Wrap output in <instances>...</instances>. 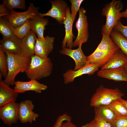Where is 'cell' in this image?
I'll return each mask as SVG.
<instances>
[{"label": "cell", "mask_w": 127, "mask_h": 127, "mask_svg": "<svg viewBox=\"0 0 127 127\" xmlns=\"http://www.w3.org/2000/svg\"><path fill=\"white\" fill-rule=\"evenodd\" d=\"M31 30L37 36V37L40 40L44 39V31L45 26L48 23L47 19L44 18L39 15L30 20Z\"/></svg>", "instance_id": "obj_20"}, {"label": "cell", "mask_w": 127, "mask_h": 127, "mask_svg": "<svg viewBox=\"0 0 127 127\" xmlns=\"http://www.w3.org/2000/svg\"><path fill=\"white\" fill-rule=\"evenodd\" d=\"M120 100L122 103L125 106L127 109V100L123 99L122 98L120 99Z\"/></svg>", "instance_id": "obj_38"}, {"label": "cell", "mask_w": 127, "mask_h": 127, "mask_svg": "<svg viewBox=\"0 0 127 127\" xmlns=\"http://www.w3.org/2000/svg\"><path fill=\"white\" fill-rule=\"evenodd\" d=\"M0 47L9 53L20 54L21 52V39L15 36L11 38H2L0 41Z\"/></svg>", "instance_id": "obj_18"}, {"label": "cell", "mask_w": 127, "mask_h": 127, "mask_svg": "<svg viewBox=\"0 0 127 127\" xmlns=\"http://www.w3.org/2000/svg\"><path fill=\"white\" fill-rule=\"evenodd\" d=\"M54 38L46 36L43 40L36 38L35 49V54L40 57L46 58L53 48Z\"/></svg>", "instance_id": "obj_13"}, {"label": "cell", "mask_w": 127, "mask_h": 127, "mask_svg": "<svg viewBox=\"0 0 127 127\" xmlns=\"http://www.w3.org/2000/svg\"><path fill=\"white\" fill-rule=\"evenodd\" d=\"M19 93L10 87L4 81L0 80V107L15 102Z\"/></svg>", "instance_id": "obj_16"}, {"label": "cell", "mask_w": 127, "mask_h": 127, "mask_svg": "<svg viewBox=\"0 0 127 127\" xmlns=\"http://www.w3.org/2000/svg\"><path fill=\"white\" fill-rule=\"evenodd\" d=\"M75 18L71 15L70 8L68 6L66 18L63 24L64 25L65 35L62 42V48L67 47L72 49L73 46V40L75 36L72 32V27Z\"/></svg>", "instance_id": "obj_12"}, {"label": "cell", "mask_w": 127, "mask_h": 127, "mask_svg": "<svg viewBox=\"0 0 127 127\" xmlns=\"http://www.w3.org/2000/svg\"><path fill=\"white\" fill-rule=\"evenodd\" d=\"M82 127H90L89 126L88 124L84 126H82Z\"/></svg>", "instance_id": "obj_40"}, {"label": "cell", "mask_w": 127, "mask_h": 127, "mask_svg": "<svg viewBox=\"0 0 127 127\" xmlns=\"http://www.w3.org/2000/svg\"><path fill=\"white\" fill-rule=\"evenodd\" d=\"M82 44L76 49H73L65 47L60 51L61 54L67 56L72 58L75 64L74 70H78L85 66L87 62V56L84 54L82 49Z\"/></svg>", "instance_id": "obj_14"}, {"label": "cell", "mask_w": 127, "mask_h": 127, "mask_svg": "<svg viewBox=\"0 0 127 127\" xmlns=\"http://www.w3.org/2000/svg\"><path fill=\"white\" fill-rule=\"evenodd\" d=\"M88 124L90 127H111L110 123L103 119L95 116Z\"/></svg>", "instance_id": "obj_30"}, {"label": "cell", "mask_w": 127, "mask_h": 127, "mask_svg": "<svg viewBox=\"0 0 127 127\" xmlns=\"http://www.w3.org/2000/svg\"><path fill=\"white\" fill-rule=\"evenodd\" d=\"M15 36L22 39L26 36L31 30L30 20L27 21L21 25L16 28H12Z\"/></svg>", "instance_id": "obj_27"}, {"label": "cell", "mask_w": 127, "mask_h": 127, "mask_svg": "<svg viewBox=\"0 0 127 127\" xmlns=\"http://www.w3.org/2000/svg\"><path fill=\"white\" fill-rule=\"evenodd\" d=\"M51 4V9L46 13H40L42 17H51L56 20L60 24H63L66 17L68 6L66 2L63 0H50Z\"/></svg>", "instance_id": "obj_7"}, {"label": "cell", "mask_w": 127, "mask_h": 127, "mask_svg": "<svg viewBox=\"0 0 127 127\" xmlns=\"http://www.w3.org/2000/svg\"><path fill=\"white\" fill-rule=\"evenodd\" d=\"M115 52L109 53L95 50L87 56L86 65L95 64L99 65L100 67H102L108 61Z\"/></svg>", "instance_id": "obj_21"}, {"label": "cell", "mask_w": 127, "mask_h": 127, "mask_svg": "<svg viewBox=\"0 0 127 127\" xmlns=\"http://www.w3.org/2000/svg\"><path fill=\"white\" fill-rule=\"evenodd\" d=\"M99 67V66L97 64H89L76 70H69L63 75L64 83L66 84L72 83L76 78L83 75L93 74L98 70Z\"/></svg>", "instance_id": "obj_10"}, {"label": "cell", "mask_w": 127, "mask_h": 127, "mask_svg": "<svg viewBox=\"0 0 127 127\" xmlns=\"http://www.w3.org/2000/svg\"><path fill=\"white\" fill-rule=\"evenodd\" d=\"M120 99L113 101L109 105L114 111L116 117L127 116V109L121 101Z\"/></svg>", "instance_id": "obj_26"}, {"label": "cell", "mask_w": 127, "mask_h": 127, "mask_svg": "<svg viewBox=\"0 0 127 127\" xmlns=\"http://www.w3.org/2000/svg\"><path fill=\"white\" fill-rule=\"evenodd\" d=\"M52 68V63L49 58H42L35 54L31 57L28 67L25 72L29 79L37 80L49 76Z\"/></svg>", "instance_id": "obj_2"}, {"label": "cell", "mask_w": 127, "mask_h": 127, "mask_svg": "<svg viewBox=\"0 0 127 127\" xmlns=\"http://www.w3.org/2000/svg\"><path fill=\"white\" fill-rule=\"evenodd\" d=\"M79 17L75 24L78 32L77 36L74 42L73 46L78 47L87 42L89 37L88 23L86 10L83 8H80L79 11Z\"/></svg>", "instance_id": "obj_6"}, {"label": "cell", "mask_w": 127, "mask_h": 127, "mask_svg": "<svg viewBox=\"0 0 127 127\" xmlns=\"http://www.w3.org/2000/svg\"><path fill=\"white\" fill-rule=\"evenodd\" d=\"M0 108V118L4 124L11 126L19 120V103L12 102Z\"/></svg>", "instance_id": "obj_8"}, {"label": "cell", "mask_w": 127, "mask_h": 127, "mask_svg": "<svg viewBox=\"0 0 127 127\" xmlns=\"http://www.w3.org/2000/svg\"><path fill=\"white\" fill-rule=\"evenodd\" d=\"M111 124V127H127V116L116 117Z\"/></svg>", "instance_id": "obj_32"}, {"label": "cell", "mask_w": 127, "mask_h": 127, "mask_svg": "<svg viewBox=\"0 0 127 127\" xmlns=\"http://www.w3.org/2000/svg\"><path fill=\"white\" fill-rule=\"evenodd\" d=\"M94 108L95 117L103 119L111 124L116 117L109 105H100Z\"/></svg>", "instance_id": "obj_22"}, {"label": "cell", "mask_w": 127, "mask_h": 127, "mask_svg": "<svg viewBox=\"0 0 127 127\" xmlns=\"http://www.w3.org/2000/svg\"><path fill=\"white\" fill-rule=\"evenodd\" d=\"M65 120L71 121V118L66 114H64L60 116L56 120L53 127H60Z\"/></svg>", "instance_id": "obj_34"}, {"label": "cell", "mask_w": 127, "mask_h": 127, "mask_svg": "<svg viewBox=\"0 0 127 127\" xmlns=\"http://www.w3.org/2000/svg\"><path fill=\"white\" fill-rule=\"evenodd\" d=\"M27 81H15L13 89L18 93H22L28 91H33L37 93L46 89L47 86L38 82L37 80L30 79Z\"/></svg>", "instance_id": "obj_11"}, {"label": "cell", "mask_w": 127, "mask_h": 127, "mask_svg": "<svg viewBox=\"0 0 127 127\" xmlns=\"http://www.w3.org/2000/svg\"><path fill=\"white\" fill-rule=\"evenodd\" d=\"M71 3V12L72 16L75 18L77 12L80 8L81 4L83 1V0H70Z\"/></svg>", "instance_id": "obj_31"}, {"label": "cell", "mask_w": 127, "mask_h": 127, "mask_svg": "<svg viewBox=\"0 0 127 127\" xmlns=\"http://www.w3.org/2000/svg\"><path fill=\"white\" fill-rule=\"evenodd\" d=\"M36 36V34L31 30L28 34L21 39V54L23 55L31 58L35 54Z\"/></svg>", "instance_id": "obj_17"}, {"label": "cell", "mask_w": 127, "mask_h": 127, "mask_svg": "<svg viewBox=\"0 0 127 127\" xmlns=\"http://www.w3.org/2000/svg\"><path fill=\"white\" fill-rule=\"evenodd\" d=\"M123 68L127 73V63L124 67Z\"/></svg>", "instance_id": "obj_39"}, {"label": "cell", "mask_w": 127, "mask_h": 127, "mask_svg": "<svg viewBox=\"0 0 127 127\" xmlns=\"http://www.w3.org/2000/svg\"><path fill=\"white\" fill-rule=\"evenodd\" d=\"M127 63V56L119 50L101 67V70L123 68Z\"/></svg>", "instance_id": "obj_19"}, {"label": "cell", "mask_w": 127, "mask_h": 127, "mask_svg": "<svg viewBox=\"0 0 127 127\" xmlns=\"http://www.w3.org/2000/svg\"><path fill=\"white\" fill-rule=\"evenodd\" d=\"M97 75L99 77L116 81L127 82V73L123 67L101 70Z\"/></svg>", "instance_id": "obj_15"}, {"label": "cell", "mask_w": 127, "mask_h": 127, "mask_svg": "<svg viewBox=\"0 0 127 127\" xmlns=\"http://www.w3.org/2000/svg\"><path fill=\"white\" fill-rule=\"evenodd\" d=\"M123 5L119 0H112L106 5L102 10V14L106 17L105 24L102 28V32L110 36L116 24L121 18L120 11Z\"/></svg>", "instance_id": "obj_3"}, {"label": "cell", "mask_w": 127, "mask_h": 127, "mask_svg": "<svg viewBox=\"0 0 127 127\" xmlns=\"http://www.w3.org/2000/svg\"><path fill=\"white\" fill-rule=\"evenodd\" d=\"M2 3L7 9L10 11L16 8L24 9L26 8L24 0H4Z\"/></svg>", "instance_id": "obj_28"}, {"label": "cell", "mask_w": 127, "mask_h": 127, "mask_svg": "<svg viewBox=\"0 0 127 127\" xmlns=\"http://www.w3.org/2000/svg\"><path fill=\"white\" fill-rule=\"evenodd\" d=\"M5 52L7 58L8 72L3 81L10 86L14 85L15 78L19 73L25 72L28 69L30 62L31 58L26 57L21 53L12 54Z\"/></svg>", "instance_id": "obj_1"}, {"label": "cell", "mask_w": 127, "mask_h": 127, "mask_svg": "<svg viewBox=\"0 0 127 127\" xmlns=\"http://www.w3.org/2000/svg\"><path fill=\"white\" fill-rule=\"evenodd\" d=\"M0 71L4 78L8 72V62L7 55L4 50L0 47Z\"/></svg>", "instance_id": "obj_29"}, {"label": "cell", "mask_w": 127, "mask_h": 127, "mask_svg": "<svg viewBox=\"0 0 127 127\" xmlns=\"http://www.w3.org/2000/svg\"><path fill=\"white\" fill-rule=\"evenodd\" d=\"M102 38L101 41L95 50L109 53L115 52L119 50L109 36L101 32Z\"/></svg>", "instance_id": "obj_23"}, {"label": "cell", "mask_w": 127, "mask_h": 127, "mask_svg": "<svg viewBox=\"0 0 127 127\" xmlns=\"http://www.w3.org/2000/svg\"><path fill=\"white\" fill-rule=\"evenodd\" d=\"M7 8L2 3L0 4V17L6 16L9 14Z\"/></svg>", "instance_id": "obj_35"}, {"label": "cell", "mask_w": 127, "mask_h": 127, "mask_svg": "<svg viewBox=\"0 0 127 127\" xmlns=\"http://www.w3.org/2000/svg\"><path fill=\"white\" fill-rule=\"evenodd\" d=\"M34 105L32 101L29 100L19 103V120L22 123H32L39 117L38 114L33 112Z\"/></svg>", "instance_id": "obj_9"}, {"label": "cell", "mask_w": 127, "mask_h": 127, "mask_svg": "<svg viewBox=\"0 0 127 127\" xmlns=\"http://www.w3.org/2000/svg\"><path fill=\"white\" fill-rule=\"evenodd\" d=\"M114 28L115 30L121 33L127 39V25H123L119 20Z\"/></svg>", "instance_id": "obj_33"}, {"label": "cell", "mask_w": 127, "mask_h": 127, "mask_svg": "<svg viewBox=\"0 0 127 127\" xmlns=\"http://www.w3.org/2000/svg\"><path fill=\"white\" fill-rule=\"evenodd\" d=\"M123 94L118 89H111L100 86L91 98L90 105L95 107L100 105H109L113 101L121 98Z\"/></svg>", "instance_id": "obj_4"}, {"label": "cell", "mask_w": 127, "mask_h": 127, "mask_svg": "<svg viewBox=\"0 0 127 127\" xmlns=\"http://www.w3.org/2000/svg\"><path fill=\"white\" fill-rule=\"evenodd\" d=\"M12 28V26L5 17L0 18V32L3 38L8 39L15 36Z\"/></svg>", "instance_id": "obj_25"}, {"label": "cell", "mask_w": 127, "mask_h": 127, "mask_svg": "<svg viewBox=\"0 0 127 127\" xmlns=\"http://www.w3.org/2000/svg\"><path fill=\"white\" fill-rule=\"evenodd\" d=\"M39 8L35 6L33 4L31 3L28 9L22 12L10 10L9 14L5 17L14 28L19 27L24 23L28 20L39 15Z\"/></svg>", "instance_id": "obj_5"}, {"label": "cell", "mask_w": 127, "mask_h": 127, "mask_svg": "<svg viewBox=\"0 0 127 127\" xmlns=\"http://www.w3.org/2000/svg\"><path fill=\"white\" fill-rule=\"evenodd\" d=\"M110 35L117 47L127 56V39L121 33L112 30Z\"/></svg>", "instance_id": "obj_24"}, {"label": "cell", "mask_w": 127, "mask_h": 127, "mask_svg": "<svg viewBox=\"0 0 127 127\" xmlns=\"http://www.w3.org/2000/svg\"><path fill=\"white\" fill-rule=\"evenodd\" d=\"M60 127H77V126L71 122V121H67L63 123Z\"/></svg>", "instance_id": "obj_36"}, {"label": "cell", "mask_w": 127, "mask_h": 127, "mask_svg": "<svg viewBox=\"0 0 127 127\" xmlns=\"http://www.w3.org/2000/svg\"><path fill=\"white\" fill-rule=\"evenodd\" d=\"M121 17H124L127 18V9L121 13Z\"/></svg>", "instance_id": "obj_37"}]
</instances>
